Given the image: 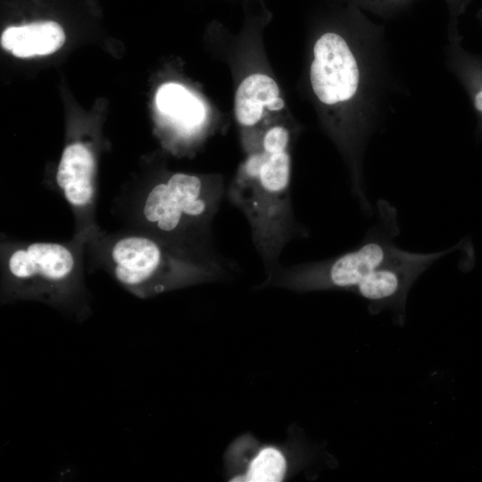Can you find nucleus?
Instances as JSON below:
<instances>
[{
	"label": "nucleus",
	"instance_id": "nucleus-1",
	"mask_svg": "<svg viewBox=\"0 0 482 482\" xmlns=\"http://www.w3.org/2000/svg\"><path fill=\"white\" fill-rule=\"evenodd\" d=\"M309 78L346 158L352 192L362 211L370 212L362 167L365 148L391 111L394 97L405 93L393 69L383 29L364 22L353 37L324 31L313 44Z\"/></svg>",
	"mask_w": 482,
	"mask_h": 482
},
{
	"label": "nucleus",
	"instance_id": "nucleus-2",
	"mask_svg": "<svg viewBox=\"0 0 482 482\" xmlns=\"http://www.w3.org/2000/svg\"><path fill=\"white\" fill-rule=\"evenodd\" d=\"M289 144L288 129L268 128L226 188L225 197L249 224L268 277L281 266L279 257L287 245L310 234L293 208Z\"/></svg>",
	"mask_w": 482,
	"mask_h": 482
},
{
	"label": "nucleus",
	"instance_id": "nucleus-3",
	"mask_svg": "<svg viewBox=\"0 0 482 482\" xmlns=\"http://www.w3.org/2000/svg\"><path fill=\"white\" fill-rule=\"evenodd\" d=\"M226 187L220 177L172 173L152 185L141 204L150 235L195 257L218 263L232 260L214 245L212 224Z\"/></svg>",
	"mask_w": 482,
	"mask_h": 482
},
{
	"label": "nucleus",
	"instance_id": "nucleus-4",
	"mask_svg": "<svg viewBox=\"0 0 482 482\" xmlns=\"http://www.w3.org/2000/svg\"><path fill=\"white\" fill-rule=\"evenodd\" d=\"M109 257L116 280L141 298L228 277L237 264L195 257L150 234L117 239L110 248Z\"/></svg>",
	"mask_w": 482,
	"mask_h": 482
},
{
	"label": "nucleus",
	"instance_id": "nucleus-5",
	"mask_svg": "<svg viewBox=\"0 0 482 482\" xmlns=\"http://www.w3.org/2000/svg\"><path fill=\"white\" fill-rule=\"evenodd\" d=\"M399 234L396 209L385 200L377 206V219L362 243L329 259L280 266L268 277L270 282L296 290L339 288L353 291L365 278L403 249L395 244Z\"/></svg>",
	"mask_w": 482,
	"mask_h": 482
},
{
	"label": "nucleus",
	"instance_id": "nucleus-6",
	"mask_svg": "<svg viewBox=\"0 0 482 482\" xmlns=\"http://www.w3.org/2000/svg\"><path fill=\"white\" fill-rule=\"evenodd\" d=\"M4 268L5 293L11 298L62 304L79 286L75 254L62 244L37 242L16 247Z\"/></svg>",
	"mask_w": 482,
	"mask_h": 482
},
{
	"label": "nucleus",
	"instance_id": "nucleus-7",
	"mask_svg": "<svg viewBox=\"0 0 482 482\" xmlns=\"http://www.w3.org/2000/svg\"><path fill=\"white\" fill-rule=\"evenodd\" d=\"M453 250L419 253L403 249L365 278L352 292L369 302L371 313L389 309L399 322L403 321L407 295L415 280L436 261Z\"/></svg>",
	"mask_w": 482,
	"mask_h": 482
},
{
	"label": "nucleus",
	"instance_id": "nucleus-8",
	"mask_svg": "<svg viewBox=\"0 0 482 482\" xmlns=\"http://www.w3.org/2000/svg\"><path fill=\"white\" fill-rule=\"evenodd\" d=\"M95 173V157L87 146L76 142L64 148L56 172V183L71 205L84 208L92 203Z\"/></svg>",
	"mask_w": 482,
	"mask_h": 482
},
{
	"label": "nucleus",
	"instance_id": "nucleus-9",
	"mask_svg": "<svg viewBox=\"0 0 482 482\" xmlns=\"http://www.w3.org/2000/svg\"><path fill=\"white\" fill-rule=\"evenodd\" d=\"M284 101L279 96L277 82L264 74L246 77L238 86L235 96V115L244 128L255 127L262 119L263 109L279 111Z\"/></svg>",
	"mask_w": 482,
	"mask_h": 482
},
{
	"label": "nucleus",
	"instance_id": "nucleus-10",
	"mask_svg": "<svg viewBox=\"0 0 482 482\" xmlns=\"http://www.w3.org/2000/svg\"><path fill=\"white\" fill-rule=\"evenodd\" d=\"M462 41H447L445 64L467 94L476 115V134L482 139V54L467 50Z\"/></svg>",
	"mask_w": 482,
	"mask_h": 482
},
{
	"label": "nucleus",
	"instance_id": "nucleus-11",
	"mask_svg": "<svg viewBox=\"0 0 482 482\" xmlns=\"http://www.w3.org/2000/svg\"><path fill=\"white\" fill-rule=\"evenodd\" d=\"M65 40L62 28L54 21H40L7 28L2 34V46L17 57L50 54Z\"/></svg>",
	"mask_w": 482,
	"mask_h": 482
},
{
	"label": "nucleus",
	"instance_id": "nucleus-12",
	"mask_svg": "<svg viewBox=\"0 0 482 482\" xmlns=\"http://www.w3.org/2000/svg\"><path fill=\"white\" fill-rule=\"evenodd\" d=\"M156 105L168 117L181 135L195 132L205 118L204 104L183 86L163 84L156 93Z\"/></svg>",
	"mask_w": 482,
	"mask_h": 482
},
{
	"label": "nucleus",
	"instance_id": "nucleus-13",
	"mask_svg": "<svg viewBox=\"0 0 482 482\" xmlns=\"http://www.w3.org/2000/svg\"><path fill=\"white\" fill-rule=\"evenodd\" d=\"M286 460L276 448L262 449L249 464L246 475L243 478L247 482H279L286 472Z\"/></svg>",
	"mask_w": 482,
	"mask_h": 482
},
{
	"label": "nucleus",
	"instance_id": "nucleus-14",
	"mask_svg": "<svg viewBox=\"0 0 482 482\" xmlns=\"http://www.w3.org/2000/svg\"><path fill=\"white\" fill-rule=\"evenodd\" d=\"M407 1L408 0H376L381 12H385L386 7L399 6L405 4Z\"/></svg>",
	"mask_w": 482,
	"mask_h": 482
}]
</instances>
